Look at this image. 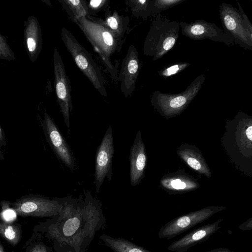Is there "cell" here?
I'll return each mask as SVG.
<instances>
[{
	"instance_id": "6da1fadb",
	"label": "cell",
	"mask_w": 252,
	"mask_h": 252,
	"mask_svg": "<svg viewBox=\"0 0 252 252\" xmlns=\"http://www.w3.org/2000/svg\"><path fill=\"white\" fill-rule=\"evenodd\" d=\"M92 44L95 51L114 81L118 79L119 64L112 62V57L121 51L124 42L110 32L94 17L88 16L81 18L74 23Z\"/></svg>"
},
{
	"instance_id": "7a4b0ae2",
	"label": "cell",
	"mask_w": 252,
	"mask_h": 252,
	"mask_svg": "<svg viewBox=\"0 0 252 252\" xmlns=\"http://www.w3.org/2000/svg\"><path fill=\"white\" fill-rule=\"evenodd\" d=\"M179 22L160 14L155 16L145 39L143 54L158 60L175 45L179 38Z\"/></svg>"
},
{
	"instance_id": "3957f363",
	"label": "cell",
	"mask_w": 252,
	"mask_h": 252,
	"mask_svg": "<svg viewBox=\"0 0 252 252\" xmlns=\"http://www.w3.org/2000/svg\"><path fill=\"white\" fill-rule=\"evenodd\" d=\"M61 37L78 68L101 95L107 96L105 79L90 53L66 28H62Z\"/></svg>"
},
{
	"instance_id": "277c9868",
	"label": "cell",
	"mask_w": 252,
	"mask_h": 252,
	"mask_svg": "<svg viewBox=\"0 0 252 252\" xmlns=\"http://www.w3.org/2000/svg\"><path fill=\"white\" fill-rule=\"evenodd\" d=\"M205 80V75L200 74L185 90L178 94L156 91L151 95V104L161 116L167 118L175 117L185 110L197 95Z\"/></svg>"
},
{
	"instance_id": "5b68a950",
	"label": "cell",
	"mask_w": 252,
	"mask_h": 252,
	"mask_svg": "<svg viewBox=\"0 0 252 252\" xmlns=\"http://www.w3.org/2000/svg\"><path fill=\"white\" fill-rule=\"evenodd\" d=\"M224 209L223 206H208L177 217L160 228L158 237L167 240L173 238Z\"/></svg>"
},
{
	"instance_id": "8992f818",
	"label": "cell",
	"mask_w": 252,
	"mask_h": 252,
	"mask_svg": "<svg viewBox=\"0 0 252 252\" xmlns=\"http://www.w3.org/2000/svg\"><path fill=\"white\" fill-rule=\"evenodd\" d=\"M17 215L22 217H53L61 212L62 199H50L34 195H26L12 204Z\"/></svg>"
},
{
	"instance_id": "52a82bcc",
	"label": "cell",
	"mask_w": 252,
	"mask_h": 252,
	"mask_svg": "<svg viewBox=\"0 0 252 252\" xmlns=\"http://www.w3.org/2000/svg\"><path fill=\"white\" fill-rule=\"evenodd\" d=\"M219 13L222 29L233 39L234 44L252 50V34L245 28L238 9L224 2L219 5Z\"/></svg>"
},
{
	"instance_id": "ba28073f",
	"label": "cell",
	"mask_w": 252,
	"mask_h": 252,
	"mask_svg": "<svg viewBox=\"0 0 252 252\" xmlns=\"http://www.w3.org/2000/svg\"><path fill=\"white\" fill-rule=\"evenodd\" d=\"M54 85L57 101L63 114L65 124L70 127L69 112L73 110L71 86L61 56L57 48L53 53Z\"/></svg>"
},
{
	"instance_id": "9c48e42d",
	"label": "cell",
	"mask_w": 252,
	"mask_h": 252,
	"mask_svg": "<svg viewBox=\"0 0 252 252\" xmlns=\"http://www.w3.org/2000/svg\"><path fill=\"white\" fill-rule=\"evenodd\" d=\"M179 25L182 35L192 40L209 39L228 46L235 44L233 39L215 23L201 19L189 23L181 22Z\"/></svg>"
},
{
	"instance_id": "30bf717a",
	"label": "cell",
	"mask_w": 252,
	"mask_h": 252,
	"mask_svg": "<svg viewBox=\"0 0 252 252\" xmlns=\"http://www.w3.org/2000/svg\"><path fill=\"white\" fill-rule=\"evenodd\" d=\"M114 153L112 128L109 126L96 153L95 168V190L97 193L107 177L112 178V162Z\"/></svg>"
},
{
	"instance_id": "8fae6325",
	"label": "cell",
	"mask_w": 252,
	"mask_h": 252,
	"mask_svg": "<svg viewBox=\"0 0 252 252\" xmlns=\"http://www.w3.org/2000/svg\"><path fill=\"white\" fill-rule=\"evenodd\" d=\"M140 68L138 51L134 45H131L123 59L117 79L120 82L121 91L126 97L131 95L134 91Z\"/></svg>"
},
{
	"instance_id": "7c38bea8",
	"label": "cell",
	"mask_w": 252,
	"mask_h": 252,
	"mask_svg": "<svg viewBox=\"0 0 252 252\" xmlns=\"http://www.w3.org/2000/svg\"><path fill=\"white\" fill-rule=\"evenodd\" d=\"M43 129L47 140L56 155L73 171L75 166L73 154L54 120L46 112L44 116Z\"/></svg>"
},
{
	"instance_id": "4fadbf2b",
	"label": "cell",
	"mask_w": 252,
	"mask_h": 252,
	"mask_svg": "<svg viewBox=\"0 0 252 252\" xmlns=\"http://www.w3.org/2000/svg\"><path fill=\"white\" fill-rule=\"evenodd\" d=\"M222 220V219H219L213 223L194 229L172 242L167 247V250L173 252H187L193 246L207 241L220 228L219 225Z\"/></svg>"
},
{
	"instance_id": "5bb4252c",
	"label": "cell",
	"mask_w": 252,
	"mask_h": 252,
	"mask_svg": "<svg viewBox=\"0 0 252 252\" xmlns=\"http://www.w3.org/2000/svg\"><path fill=\"white\" fill-rule=\"evenodd\" d=\"M236 124L233 134L234 147L243 157L251 158L252 126V118L242 112H239L234 119Z\"/></svg>"
},
{
	"instance_id": "9a60e30c",
	"label": "cell",
	"mask_w": 252,
	"mask_h": 252,
	"mask_svg": "<svg viewBox=\"0 0 252 252\" xmlns=\"http://www.w3.org/2000/svg\"><path fill=\"white\" fill-rule=\"evenodd\" d=\"M130 180L131 185L135 186L141 182L144 175L147 162L145 147L138 131L130 149Z\"/></svg>"
},
{
	"instance_id": "2e32d148",
	"label": "cell",
	"mask_w": 252,
	"mask_h": 252,
	"mask_svg": "<svg viewBox=\"0 0 252 252\" xmlns=\"http://www.w3.org/2000/svg\"><path fill=\"white\" fill-rule=\"evenodd\" d=\"M41 28L37 19L30 16L26 22L24 31V42L30 59L36 60L42 48Z\"/></svg>"
},
{
	"instance_id": "e0dca14e",
	"label": "cell",
	"mask_w": 252,
	"mask_h": 252,
	"mask_svg": "<svg viewBox=\"0 0 252 252\" xmlns=\"http://www.w3.org/2000/svg\"><path fill=\"white\" fill-rule=\"evenodd\" d=\"M177 153L179 156L191 168L207 177L211 176L208 166L200 152L195 147L187 144L180 147Z\"/></svg>"
},
{
	"instance_id": "ac0fdd59",
	"label": "cell",
	"mask_w": 252,
	"mask_h": 252,
	"mask_svg": "<svg viewBox=\"0 0 252 252\" xmlns=\"http://www.w3.org/2000/svg\"><path fill=\"white\" fill-rule=\"evenodd\" d=\"M104 16V19H96L115 35L123 39L125 34L129 32V17L119 14L116 10L112 12L109 9L105 11Z\"/></svg>"
},
{
	"instance_id": "d6986e66",
	"label": "cell",
	"mask_w": 252,
	"mask_h": 252,
	"mask_svg": "<svg viewBox=\"0 0 252 252\" xmlns=\"http://www.w3.org/2000/svg\"><path fill=\"white\" fill-rule=\"evenodd\" d=\"M162 187L170 191H190L198 188V184L189 176L179 173L167 175L160 181Z\"/></svg>"
},
{
	"instance_id": "ffe728a7",
	"label": "cell",
	"mask_w": 252,
	"mask_h": 252,
	"mask_svg": "<svg viewBox=\"0 0 252 252\" xmlns=\"http://www.w3.org/2000/svg\"><path fill=\"white\" fill-rule=\"evenodd\" d=\"M67 14L69 19L75 23L79 19L89 16L86 1L84 0H58Z\"/></svg>"
},
{
	"instance_id": "44dd1931",
	"label": "cell",
	"mask_w": 252,
	"mask_h": 252,
	"mask_svg": "<svg viewBox=\"0 0 252 252\" xmlns=\"http://www.w3.org/2000/svg\"><path fill=\"white\" fill-rule=\"evenodd\" d=\"M0 235L11 245H16L21 237V228L19 224L0 219Z\"/></svg>"
},
{
	"instance_id": "7402d4cb",
	"label": "cell",
	"mask_w": 252,
	"mask_h": 252,
	"mask_svg": "<svg viewBox=\"0 0 252 252\" xmlns=\"http://www.w3.org/2000/svg\"><path fill=\"white\" fill-rule=\"evenodd\" d=\"M104 241L116 252H151L143 247L121 239H114L102 236Z\"/></svg>"
},
{
	"instance_id": "603a6c76",
	"label": "cell",
	"mask_w": 252,
	"mask_h": 252,
	"mask_svg": "<svg viewBox=\"0 0 252 252\" xmlns=\"http://www.w3.org/2000/svg\"><path fill=\"white\" fill-rule=\"evenodd\" d=\"M132 16L146 20L152 15L151 0H126Z\"/></svg>"
},
{
	"instance_id": "cb8c5ba5",
	"label": "cell",
	"mask_w": 252,
	"mask_h": 252,
	"mask_svg": "<svg viewBox=\"0 0 252 252\" xmlns=\"http://www.w3.org/2000/svg\"><path fill=\"white\" fill-rule=\"evenodd\" d=\"M186 0H151L152 15L156 16L161 12L182 3Z\"/></svg>"
},
{
	"instance_id": "d4e9b609",
	"label": "cell",
	"mask_w": 252,
	"mask_h": 252,
	"mask_svg": "<svg viewBox=\"0 0 252 252\" xmlns=\"http://www.w3.org/2000/svg\"><path fill=\"white\" fill-rule=\"evenodd\" d=\"M187 62L176 63L166 66L158 72L159 76L168 77L177 74L185 70L190 65Z\"/></svg>"
},
{
	"instance_id": "484cf974",
	"label": "cell",
	"mask_w": 252,
	"mask_h": 252,
	"mask_svg": "<svg viewBox=\"0 0 252 252\" xmlns=\"http://www.w3.org/2000/svg\"><path fill=\"white\" fill-rule=\"evenodd\" d=\"M86 2L88 8L89 16H92V15L101 10L106 11L109 9L110 1L109 0H91L89 1H86Z\"/></svg>"
},
{
	"instance_id": "4316f807",
	"label": "cell",
	"mask_w": 252,
	"mask_h": 252,
	"mask_svg": "<svg viewBox=\"0 0 252 252\" xmlns=\"http://www.w3.org/2000/svg\"><path fill=\"white\" fill-rule=\"evenodd\" d=\"M0 59L12 61L15 59L13 52L6 42V39L0 33Z\"/></svg>"
},
{
	"instance_id": "83f0119b",
	"label": "cell",
	"mask_w": 252,
	"mask_h": 252,
	"mask_svg": "<svg viewBox=\"0 0 252 252\" xmlns=\"http://www.w3.org/2000/svg\"><path fill=\"white\" fill-rule=\"evenodd\" d=\"M17 214L13 209L3 205V210L0 213V219L7 222H12L16 219Z\"/></svg>"
},
{
	"instance_id": "f1b7e54d",
	"label": "cell",
	"mask_w": 252,
	"mask_h": 252,
	"mask_svg": "<svg viewBox=\"0 0 252 252\" xmlns=\"http://www.w3.org/2000/svg\"><path fill=\"white\" fill-rule=\"evenodd\" d=\"M237 4L238 6V10L240 13V14L241 15L242 22L245 27V28L247 29V30L248 31V32L252 34V25L250 21L249 18H248L247 15L245 14V12L244 11L243 8H242L239 2L237 1Z\"/></svg>"
},
{
	"instance_id": "f546056e",
	"label": "cell",
	"mask_w": 252,
	"mask_h": 252,
	"mask_svg": "<svg viewBox=\"0 0 252 252\" xmlns=\"http://www.w3.org/2000/svg\"><path fill=\"white\" fill-rule=\"evenodd\" d=\"M28 252H47L46 248L42 245L37 244L30 248Z\"/></svg>"
},
{
	"instance_id": "4dcf8cb0",
	"label": "cell",
	"mask_w": 252,
	"mask_h": 252,
	"mask_svg": "<svg viewBox=\"0 0 252 252\" xmlns=\"http://www.w3.org/2000/svg\"><path fill=\"white\" fill-rule=\"evenodd\" d=\"M252 219L250 218L249 220L241 224L239 226V228L242 230H251L252 228Z\"/></svg>"
},
{
	"instance_id": "1f68e13d",
	"label": "cell",
	"mask_w": 252,
	"mask_h": 252,
	"mask_svg": "<svg viewBox=\"0 0 252 252\" xmlns=\"http://www.w3.org/2000/svg\"><path fill=\"white\" fill-rule=\"evenodd\" d=\"M207 252H233L229 249L225 248H219L211 250Z\"/></svg>"
},
{
	"instance_id": "d6a6232c",
	"label": "cell",
	"mask_w": 252,
	"mask_h": 252,
	"mask_svg": "<svg viewBox=\"0 0 252 252\" xmlns=\"http://www.w3.org/2000/svg\"><path fill=\"white\" fill-rule=\"evenodd\" d=\"M5 140L4 134L2 129L0 126V141H4Z\"/></svg>"
},
{
	"instance_id": "836d02e7",
	"label": "cell",
	"mask_w": 252,
	"mask_h": 252,
	"mask_svg": "<svg viewBox=\"0 0 252 252\" xmlns=\"http://www.w3.org/2000/svg\"><path fill=\"white\" fill-rule=\"evenodd\" d=\"M0 252H4L3 248H2V246L0 245Z\"/></svg>"
},
{
	"instance_id": "e575fe53",
	"label": "cell",
	"mask_w": 252,
	"mask_h": 252,
	"mask_svg": "<svg viewBox=\"0 0 252 252\" xmlns=\"http://www.w3.org/2000/svg\"><path fill=\"white\" fill-rule=\"evenodd\" d=\"M1 158H2V156L1 155V154L0 153V160L1 159Z\"/></svg>"
}]
</instances>
